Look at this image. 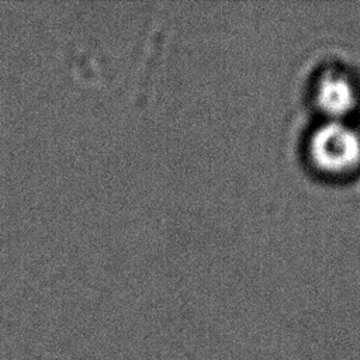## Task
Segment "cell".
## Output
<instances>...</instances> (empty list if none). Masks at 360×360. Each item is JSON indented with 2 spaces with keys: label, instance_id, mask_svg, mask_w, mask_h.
I'll return each instance as SVG.
<instances>
[{
  "label": "cell",
  "instance_id": "obj_1",
  "mask_svg": "<svg viewBox=\"0 0 360 360\" xmlns=\"http://www.w3.org/2000/svg\"><path fill=\"white\" fill-rule=\"evenodd\" d=\"M309 155L321 170L346 173L360 163V135L340 120H330L314 131Z\"/></svg>",
  "mask_w": 360,
  "mask_h": 360
},
{
  "label": "cell",
  "instance_id": "obj_2",
  "mask_svg": "<svg viewBox=\"0 0 360 360\" xmlns=\"http://www.w3.org/2000/svg\"><path fill=\"white\" fill-rule=\"evenodd\" d=\"M316 105L332 120H340L356 105V90L349 79L340 73H325L315 90Z\"/></svg>",
  "mask_w": 360,
  "mask_h": 360
}]
</instances>
